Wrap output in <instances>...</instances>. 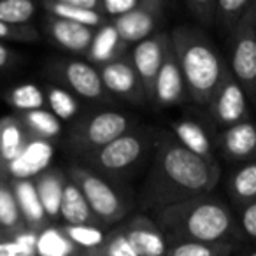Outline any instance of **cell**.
Segmentation results:
<instances>
[{
  "mask_svg": "<svg viewBox=\"0 0 256 256\" xmlns=\"http://www.w3.org/2000/svg\"><path fill=\"white\" fill-rule=\"evenodd\" d=\"M218 181L220 165L212 167L190 153L176 137L164 134L142 190V206L158 212L165 207L210 195Z\"/></svg>",
  "mask_w": 256,
  "mask_h": 256,
  "instance_id": "6da1fadb",
  "label": "cell"
},
{
  "mask_svg": "<svg viewBox=\"0 0 256 256\" xmlns=\"http://www.w3.org/2000/svg\"><path fill=\"white\" fill-rule=\"evenodd\" d=\"M156 224L172 242H226L234 234V220L221 200L212 195L165 207L156 212Z\"/></svg>",
  "mask_w": 256,
  "mask_h": 256,
  "instance_id": "7a4b0ae2",
  "label": "cell"
},
{
  "mask_svg": "<svg viewBox=\"0 0 256 256\" xmlns=\"http://www.w3.org/2000/svg\"><path fill=\"white\" fill-rule=\"evenodd\" d=\"M170 44L181 67L190 98L207 106L228 72L209 37L195 26H176L170 32Z\"/></svg>",
  "mask_w": 256,
  "mask_h": 256,
  "instance_id": "3957f363",
  "label": "cell"
},
{
  "mask_svg": "<svg viewBox=\"0 0 256 256\" xmlns=\"http://www.w3.org/2000/svg\"><path fill=\"white\" fill-rule=\"evenodd\" d=\"M132 130V121L118 110H98L74 123L68 144L78 153L92 154Z\"/></svg>",
  "mask_w": 256,
  "mask_h": 256,
  "instance_id": "277c9868",
  "label": "cell"
},
{
  "mask_svg": "<svg viewBox=\"0 0 256 256\" xmlns=\"http://www.w3.org/2000/svg\"><path fill=\"white\" fill-rule=\"evenodd\" d=\"M70 181H74L82 192L93 216L98 220V223L114 224L126 216L128 207L124 200L121 198V195L106 179L100 178L93 170L74 165L70 168Z\"/></svg>",
  "mask_w": 256,
  "mask_h": 256,
  "instance_id": "5b68a950",
  "label": "cell"
},
{
  "mask_svg": "<svg viewBox=\"0 0 256 256\" xmlns=\"http://www.w3.org/2000/svg\"><path fill=\"white\" fill-rule=\"evenodd\" d=\"M148 146L150 136L144 130H130L110 144L88 154V164L96 172L109 176L124 174L142 160Z\"/></svg>",
  "mask_w": 256,
  "mask_h": 256,
  "instance_id": "8992f818",
  "label": "cell"
},
{
  "mask_svg": "<svg viewBox=\"0 0 256 256\" xmlns=\"http://www.w3.org/2000/svg\"><path fill=\"white\" fill-rule=\"evenodd\" d=\"M228 70L244 90L246 96L256 106V28L251 9L230 36Z\"/></svg>",
  "mask_w": 256,
  "mask_h": 256,
  "instance_id": "52a82bcc",
  "label": "cell"
},
{
  "mask_svg": "<svg viewBox=\"0 0 256 256\" xmlns=\"http://www.w3.org/2000/svg\"><path fill=\"white\" fill-rule=\"evenodd\" d=\"M207 107H209L212 120L224 128L249 121L248 96H246L244 90L240 88V84L230 74V70L224 74L220 88L209 100Z\"/></svg>",
  "mask_w": 256,
  "mask_h": 256,
  "instance_id": "ba28073f",
  "label": "cell"
},
{
  "mask_svg": "<svg viewBox=\"0 0 256 256\" xmlns=\"http://www.w3.org/2000/svg\"><path fill=\"white\" fill-rule=\"evenodd\" d=\"M168 46H170V37L164 32H158L137 44L134 48L132 56H130L134 68H136L137 76L140 79V84L144 88V95H146V98L153 100V102L154 82H156L158 72H160V67L164 64Z\"/></svg>",
  "mask_w": 256,
  "mask_h": 256,
  "instance_id": "9c48e42d",
  "label": "cell"
},
{
  "mask_svg": "<svg viewBox=\"0 0 256 256\" xmlns=\"http://www.w3.org/2000/svg\"><path fill=\"white\" fill-rule=\"evenodd\" d=\"M162 0H142L136 11L112 20L114 28L124 46L139 44L151 36L162 18Z\"/></svg>",
  "mask_w": 256,
  "mask_h": 256,
  "instance_id": "30bf717a",
  "label": "cell"
},
{
  "mask_svg": "<svg viewBox=\"0 0 256 256\" xmlns=\"http://www.w3.org/2000/svg\"><path fill=\"white\" fill-rule=\"evenodd\" d=\"M51 156H53V146L46 140L34 139L22 156L12 162H0V176L6 181L36 179L39 174L48 170Z\"/></svg>",
  "mask_w": 256,
  "mask_h": 256,
  "instance_id": "8fae6325",
  "label": "cell"
},
{
  "mask_svg": "<svg viewBox=\"0 0 256 256\" xmlns=\"http://www.w3.org/2000/svg\"><path fill=\"white\" fill-rule=\"evenodd\" d=\"M100 79H102L106 92L110 95L121 96L124 100H132V102H139L140 96H146L139 76L132 65V60L126 56L102 65L100 67Z\"/></svg>",
  "mask_w": 256,
  "mask_h": 256,
  "instance_id": "7c38bea8",
  "label": "cell"
},
{
  "mask_svg": "<svg viewBox=\"0 0 256 256\" xmlns=\"http://www.w3.org/2000/svg\"><path fill=\"white\" fill-rule=\"evenodd\" d=\"M128 244L132 246L137 256H165L168 240L154 221L146 216H136L121 226Z\"/></svg>",
  "mask_w": 256,
  "mask_h": 256,
  "instance_id": "4fadbf2b",
  "label": "cell"
},
{
  "mask_svg": "<svg viewBox=\"0 0 256 256\" xmlns=\"http://www.w3.org/2000/svg\"><path fill=\"white\" fill-rule=\"evenodd\" d=\"M65 84L79 96L88 100H106L107 92L100 79V72L86 62L70 60L58 67Z\"/></svg>",
  "mask_w": 256,
  "mask_h": 256,
  "instance_id": "5bb4252c",
  "label": "cell"
},
{
  "mask_svg": "<svg viewBox=\"0 0 256 256\" xmlns=\"http://www.w3.org/2000/svg\"><path fill=\"white\" fill-rule=\"evenodd\" d=\"M186 93L188 90L184 84V78H182L181 67H179L170 44L165 53L160 72H158L156 82H154V102L164 107L176 106L186 100Z\"/></svg>",
  "mask_w": 256,
  "mask_h": 256,
  "instance_id": "9a60e30c",
  "label": "cell"
},
{
  "mask_svg": "<svg viewBox=\"0 0 256 256\" xmlns=\"http://www.w3.org/2000/svg\"><path fill=\"white\" fill-rule=\"evenodd\" d=\"M218 146L224 158L232 162L256 160V124L251 121L224 128L218 136Z\"/></svg>",
  "mask_w": 256,
  "mask_h": 256,
  "instance_id": "2e32d148",
  "label": "cell"
},
{
  "mask_svg": "<svg viewBox=\"0 0 256 256\" xmlns=\"http://www.w3.org/2000/svg\"><path fill=\"white\" fill-rule=\"evenodd\" d=\"M11 186L12 193H14L16 204L20 207L22 218L26 224V230L40 234L50 226V220H48L44 207L40 204V198L37 195L34 179H25V181H8Z\"/></svg>",
  "mask_w": 256,
  "mask_h": 256,
  "instance_id": "e0dca14e",
  "label": "cell"
},
{
  "mask_svg": "<svg viewBox=\"0 0 256 256\" xmlns=\"http://www.w3.org/2000/svg\"><path fill=\"white\" fill-rule=\"evenodd\" d=\"M46 26L51 39L58 46H62L67 51H72V53H88L93 36H95L93 28L79 25V23L67 22V20L53 18V16L48 18Z\"/></svg>",
  "mask_w": 256,
  "mask_h": 256,
  "instance_id": "ac0fdd59",
  "label": "cell"
},
{
  "mask_svg": "<svg viewBox=\"0 0 256 256\" xmlns=\"http://www.w3.org/2000/svg\"><path fill=\"white\" fill-rule=\"evenodd\" d=\"M172 130L178 142L184 146L190 153L196 154L212 167H218V162L212 154V144L202 123L193 120H179L172 123Z\"/></svg>",
  "mask_w": 256,
  "mask_h": 256,
  "instance_id": "d6986e66",
  "label": "cell"
},
{
  "mask_svg": "<svg viewBox=\"0 0 256 256\" xmlns=\"http://www.w3.org/2000/svg\"><path fill=\"white\" fill-rule=\"evenodd\" d=\"M34 137L28 134L20 116L0 118V162H12L22 156Z\"/></svg>",
  "mask_w": 256,
  "mask_h": 256,
  "instance_id": "ffe728a7",
  "label": "cell"
},
{
  "mask_svg": "<svg viewBox=\"0 0 256 256\" xmlns=\"http://www.w3.org/2000/svg\"><path fill=\"white\" fill-rule=\"evenodd\" d=\"M124 51H126V46L120 39L114 25L112 23H106L93 36L92 46H90L86 56H88V60L92 64H96L102 67V65H107L110 62L124 58Z\"/></svg>",
  "mask_w": 256,
  "mask_h": 256,
  "instance_id": "44dd1931",
  "label": "cell"
},
{
  "mask_svg": "<svg viewBox=\"0 0 256 256\" xmlns=\"http://www.w3.org/2000/svg\"><path fill=\"white\" fill-rule=\"evenodd\" d=\"M60 216L64 218L65 224H72V226H79V224H95V226H100L98 220L93 216L82 192L70 179H67L64 184Z\"/></svg>",
  "mask_w": 256,
  "mask_h": 256,
  "instance_id": "7402d4cb",
  "label": "cell"
},
{
  "mask_svg": "<svg viewBox=\"0 0 256 256\" xmlns=\"http://www.w3.org/2000/svg\"><path fill=\"white\" fill-rule=\"evenodd\" d=\"M65 176L54 168H48L42 174H39L34 179L37 195L40 198V204L44 207L48 220L56 221L60 216V206H62V195H64V184Z\"/></svg>",
  "mask_w": 256,
  "mask_h": 256,
  "instance_id": "603a6c76",
  "label": "cell"
},
{
  "mask_svg": "<svg viewBox=\"0 0 256 256\" xmlns=\"http://www.w3.org/2000/svg\"><path fill=\"white\" fill-rule=\"evenodd\" d=\"M26 230V224L20 212V207L16 204L14 193L8 181L0 182V238H11L23 234Z\"/></svg>",
  "mask_w": 256,
  "mask_h": 256,
  "instance_id": "cb8c5ba5",
  "label": "cell"
},
{
  "mask_svg": "<svg viewBox=\"0 0 256 256\" xmlns=\"http://www.w3.org/2000/svg\"><path fill=\"white\" fill-rule=\"evenodd\" d=\"M42 8L48 11V14L53 16L58 20H67L72 23H79V25H84L88 28H100V26L106 25V16L102 12L96 11H82L74 6H70L65 0H46L42 2Z\"/></svg>",
  "mask_w": 256,
  "mask_h": 256,
  "instance_id": "d4e9b609",
  "label": "cell"
},
{
  "mask_svg": "<svg viewBox=\"0 0 256 256\" xmlns=\"http://www.w3.org/2000/svg\"><path fill=\"white\" fill-rule=\"evenodd\" d=\"M228 192L232 200L240 207L256 202V160L248 162L234 172L228 182Z\"/></svg>",
  "mask_w": 256,
  "mask_h": 256,
  "instance_id": "484cf974",
  "label": "cell"
},
{
  "mask_svg": "<svg viewBox=\"0 0 256 256\" xmlns=\"http://www.w3.org/2000/svg\"><path fill=\"white\" fill-rule=\"evenodd\" d=\"M18 116L34 139L50 142V140L56 139L62 132L60 120L48 109L30 110V112H23V114H18Z\"/></svg>",
  "mask_w": 256,
  "mask_h": 256,
  "instance_id": "4316f807",
  "label": "cell"
},
{
  "mask_svg": "<svg viewBox=\"0 0 256 256\" xmlns=\"http://www.w3.org/2000/svg\"><path fill=\"white\" fill-rule=\"evenodd\" d=\"M36 252L39 256H81L79 249L68 240L60 226H50L37 235Z\"/></svg>",
  "mask_w": 256,
  "mask_h": 256,
  "instance_id": "83f0119b",
  "label": "cell"
},
{
  "mask_svg": "<svg viewBox=\"0 0 256 256\" xmlns=\"http://www.w3.org/2000/svg\"><path fill=\"white\" fill-rule=\"evenodd\" d=\"M6 102L16 110V112H30V110L44 109V96L42 90L39 86L32 84V82H23V84L16 86V88L9 90L4 95Z\"/></svg>",
  "mask_w": 256,
  "mask_h": 256,
  "instance_id": "f1b7e54d",
  "label": "cell"
},
{
  "mask_svg": "<svg viewBox=\"0 0 256 256\" xmlns=\"http://www.w3.org/2000/svg\"><path fill=\"white\" fill-rule=\"evenodd\" d=\"M60 230L64 235L76 246L81 249L82 252L93 251V249L100 248L106 242L107 235L102 232L100 226L95 224H79V226H72V224H62Z\"/></svg>",
  "mask_w": 256,
  "mask_h": 256,
  "instance_id": "f546056e",
  "label": "cell"
},
{
  "mask_svg": "<svg viewBox=\"0 0 256 256\" xmlns=\"http://www.w3.org/2000/svg\"><path fill=\"white\" fill-rule=\"evenodd\" d=\"M234 251L230 242H172L165 256H228Z\"/></svg>",
  "mask_w": 256,
  "mask_h": 256,
  "instance_id": "4dcf8cb0",
  "label": "cell"
},
{
  "mask_svg": "<svg viewBox=\"0 0 256 256\" xmlns=\"http://www.w3.org/2000/svg\"><path fill=\"white\" fill-rule=\"evenodd\" d=\"M251 6L252 0H218L216 23L224 32H228L232 36L235 32V28L238 26V23L248 14Z\"/></svg>",
  "mask_w": 256,
  "mask_h": 256,
  "instance_id": "1f68e13d",
  "label": "cell"
},
{
  "mask_svg": "<svg viewBox=\"0 0 256 256\" xmlns=\"http://www.w3.org/2000/svg\"><path fill=\"white\" fill-rule=\"evenodd\" d=\"M36 14L30 0H0V22L8 25H26Z\"/></svg>",
  "mask_w": 256,
  "mask_h": 256,
  "instance_id": "d6a6232c",
  "label": "cell"
},
{
  "mask_svg": "<svg viewBox=\"0 0 256 256\" xmlns=\"http://www.w3.org/2000/svg\"><path fill=\"white\" fill-rule=\"evenodd\" d=\"M46 100L51 107V112H53L58 120L68 121L78 114V109H79L78 100L68 92H65V90L51 86V88H48Z\"/></svg>",
  "mask_w": 256,
  "mask_h": 256,
  "instance_id": "836d02e7",
  "label": "cell"
},
{
  "mask_svg": "<svg viewBox=\"0 0 256 256\" xmlns=\"http://www.w3.org/2000/svg\"><path fill=\"white\" fill-rule=\"evenodd\" d=\"M36 232H23L11 238H0V256H36Z\"/></svg>",
  "mask_w": 256,
  "mask_h": 256,
  "instance_id": "e575fe53",
  "label": "cell"
},
{
  "mask_svg": "<svg viewBox=\"0 0 256 256\" xmlns=\"http://www.w3.org/2000/svg\"><path fill=\"white\" fill-rule=\"evenodd\" d=\"M81 256H137L132 246L128 244L123 230L118 228L110 235H107L106 242L100 248L88 252H81Z\"/></svg>",
  "mask_w": 256,
  "mask_h": 256,
  "instance_id": "d590c367",
  "label": "cell"
},
{
  "mask_svg": "<svg viewBox=\"0 0 256 256\" xmlns=\"http://www.w3.org/2000/svg\"><path fill=\"white\" fill-rule=\"evenodd\" d=\"M0 39L14 42H37L40 36L30 25H8L0 22Z\"/></svg>",
  "mask_w": 256,
  "mask_h": 256,
  "instance_id": "8d00e7d4",
  "label": "cell"
},
{
  "mask_svg": "<svg viewBox=\"0 0 256 256\" xmlns=\"http://www.w3.org/2000/svg\"><path fill=\"white\" fill-rule=\"evenodd\" d=\"M186 8L204 26H212L216 23V0H188Z\"/></svg>",
  "mask_w": 256,
  "mask_h": 256,
  "instance_id": "74e56055",
  "label": "cell"
},
{
  "mask_svg": "<svg viewBox=\"0 0 256 256\" xmlns=\"http://www.w3.org/2000/svg\"><path fill=\"white\" fill-rule=\"evenodd\" d=\"M140 6V0H102V14L116 20L123 14L136 11Z\"/></svg>",
  "mask_w": 256,
  "mask_h": 256,
  "instance_id": "f35d334b",
  "label": "cell"
},
{
  "mask_svg": "<svg viewBox=\"0 0 256 256\" xmlns=\"http://www.w3.org/2000/svg\"><path fill=\"white\" fill-rule=\"evenodd\" d=\"M240 226H242V232H244L251 240H256V202L242 207Z\"/></svg>",
  "mask_w": 256,
  "mask_h": 256,
  "instance_id": "ab89813d",
  "label": "cell"
},
{
  "mask_svg": "<svg viewBox=\"0 0 256 256\" xmlns=\"http://www.w3.org/2000/svg\"><path fill=\"white\" fill-rule=\"evenodd\" d=\"M12 58H14V54H12L11 51L4 46V44L0 42V68L8 67V65L12 62Z\"/></svg>",
  "mask_w": 256,
  "mask_h": 256,
  "instance_id": "60d3db41",
  "label": "cell"
},
{
  "mask_svg": "<svg viewBox=\"0 0 256 256\" xmlns=\"http://www.w3.org/2000/svg\"><path fill=\"white\" fill-rule=\"evenodd\" d=\"M251 16H252V23H254V28H256V2H252V6H251Z\"/></svg>",
  "mask_w": 256,
  "mask_h": 256,
  "instance_id": "b9f144b4",
  "label": "cell"
},
{
  "mask_svg": "<svg viewBox=\"0 0 256 256\" xmlns=\"http://www.w3.org/2000/svg\"><path fill=\"white\" fill-rule=\"evenodd\" d=\"M4 181H6V179H4V178H2V176H0V182H4Z\"/></svg>",
  "mask_w": 256,
  "mask_h": 256,
  "instance_id": "7bdbcfd3",
  "label": "cell"
},
{
  "mask_svg": "<svg viewBox=\"0 0 256 256\" xmlns=\"http://www.w3.org/2000/svg\"><path fill=\"white\" fill-rule=\"evenodd\" d=\"M249 256H256V251H254V252H251V254H249Z\"/></svg>",
  "mask_w": 256,
  "mask_h": 256,
  "instance_id": "ee69618b",
  "label": "cell"
}]
</instances>
